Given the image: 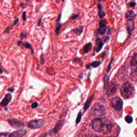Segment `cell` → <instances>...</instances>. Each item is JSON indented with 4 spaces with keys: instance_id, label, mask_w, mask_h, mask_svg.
Masks as SVG:
<instances>
[{
    "instance_id": "ac0fdd59",
    "label": "cell",
    "mask_w": 137,
    "mask_h": 137,
    "mask_svg": "<svg viewBox=\"0 0 137 137\" xmlns=\"http://www.w3.org/2000/svg\"><path fill=\"white\" fill-rule=\"evenodd\" d=\"M130 65L132 67H137V53L135 54L132 58Z\"/></svg>"
},
{
    "instance_id": "ab89813d",
    "label": "cell",
    "mask_w": 137,
    "mask_h": 137,
    "mask_svg": "<svg viewBox=\"0 0 137 137\" xmlns=\"http://www.w3.org/2000/svg\"><path fill=\"white\" fill-rule=\"evenodd\" d=\"M14 90H15V88H14V87H10V88H8L7 89V91L11 92H13Z\"/></svg>"
},
{
    "instance_id": "f35d334b",
    "label": "cell",
    "mask_w": 137,
    "mask_h": 137,
    "mask_svg": "<svg viewBox=\"0 0 137 137\" xmlns=\"http://www.w3.org/2000/svg\"><path fill=\"white\" fill-rule=\"evenodd\" d=\"M22 43H23L22 40H19L18 41V42H17V45L18 46H21Z\"/></svg>"
},
{
    "instance_id": "f1b7e54d",
    "label": "cell",
    "mask_w": 137,
    "mask_h": 137,
    "mask_svg": "<svg viewBox=\"0 0 137 137\" xmlns=\"http://www.w3.org/2000/svg\"><path fill=\"white\" fill-rule=\"evenodd\" d=\"M103 80L104 84H105V85H106L109 82V77L107 76V75H105V76H104V77H103Z\"/></svg>"
},
{
    "instance_id": "484cf974",
    "label": "cell",
    "mask_w": 137,
    "mask_h": 137,
    "mask_svg": "<svg viewBox=\"0 0 137 137\" xmlns=\"http://www.w3.org/2000/svg\"><path fill=\"white\" fill-rule=\"evenodd\" d=\"M61 123H60V122H59L58 124L56 126V127L52 130V131L54 132V133H56L57 132L58 130L60 129V128L61 127Z\"/></svg>"
},
{
    "instance_id": "ba28073f",
    "label": "cell",
    "mask_w": 137,
    "mask_h": 137,
    "mask_svg": "<svg viewBox=\"0 0 137 137\" xmlns=\"http://www.w3.org/2000/svg\"><path fill=\"white\" fill-rule=\"evenodd\" d=\"M117 87L116 84L113 82H111L107 87L106 94L108 96L113 95L115 93L117 90Z\"/></svg>"
},
{
    "instance_id": "d4e9b609",
    "label": "cell",
    "mask_w": 137,
    "mask_h": 137,
    "mask_svg": "<svg viewBox=\"0 0 137 137\" xmlns=\"http://www.w3.org/2000/svg\"><path fill=\"white\" fill-rule=\"evenodd\" d=\"M40 59L41 64L42 65H43L45 63V59L44 55V54L43 53H42L41 54L40 57Z\"/></svg>"
},
{
    "instance_id": "f546056e",
    "label": "cell",
    "mask_w": 137,
    "mask_h": 137,
    "mask_svg": "<svg viewBox=\"0 0 137 137\" xmlns=\"http://www.w3.org/2000/svg\"><path fill=\"white\" fill-rule=\"evenodd\" d=\"M81 117H82V113L81 112H80L78 114L77 119L76 120V124H78L80 122V121L81 120Z\"/></svg>"
},
{
    "instance_id": "3957f363",
    "label": "cell",
    "mask_w": 137,
    "mask_h": 137,
    "mask_svg": "<svg viewBox=\"0 0 137 137\" xmlns=\"http://www.w3.org/2000/svg\"><path fill=\"white\" fill-rule=\"evenodd\" d=\"M123 103L122 99L120 97H113L111 100V105L115 110H119L122 109Z\"/></svg>"
},
{
    "instance_id": "277c9868",
    "label": "cell",
    "mask_w": 137,
    "mask_h": 137,
    "mask_svg": "<svg viewBox=\"0 0 137 137\" xmlns=\"http://www.w3.org/2000/svg\"><path fill=\"white\" fill-rule=\"evenodd\" d=\"M45 124V122L41 119L31 121L29 123L28 126L32 129H37L41 128Z\"/></svg>"
},
{
    "instance_id": "603a6c76",
    "label": "cell",
    "mask_w": 137,
    "mask_h": 137,
    "mask_svg": "<svg viewBox=\"0 0 137 137\" xmlns=\"http://www.w3.org/2000/svg\"><path fill=\"white\" fill-rule=\"evenodd\" d=\"M20 38L21 40H23L24 39L27 38V33L26 32H23L22 31L20 33Z\"/></svg>"
},
{
    "instance_id": "52a82bcc",
    "label": "cell",
    "mask_w": 137,
    "mask_h": 137,
    "mask_svg": "<svg viewBox=\"0 0 137 137\" xmlns=\"http://www.w3.org/2000/svg\"><path fill=\"white\" fill-rule=\"evenodd\" d=\"M8 122L11 126L16 129H18V128L24 127V124L16 119H12L8 120Z\"/></svg>"
},
{
    "instance_id": "e575fe53",
    "label": "cell",
    "mask_w": 137,
    "mask_h": 137,
    "mask_svg": "<svg viewBox=\"0 0 137 137\" xmlns=\"http://www.w3.org/2000/svg\"><path fill=\"white\" fill-rule=\"evenodd\" d=\"M129 5L131 7L134 8L136 5V3L135 2H129Z\"/></svg>"
},
{
    "instance_id": "ffe728a7",
    "label": "cell",
    "mask_w": 137,
    "mask_h": 137,
    "mask_svg": "<svg viewBox=\"0 0 137 137\" xmlns=\"http://www.w3.org/2000/svg\"><path fill=\"white\" fill-rule=\"evenodd\" d=\"M131 78L133 81H137V70L134 71L131 73Z\"/></svg>"
},
{
    "instance_id": "d6a6232c",
    "label": "cell",
    "mask_w": 137,
    "mask_h": 137,
    "mask_svg": "<svg viewBox=\"0 0 137 137\" xmlns=\"http://www.w3.org/2000/svg\"><path fill=\"white\" fill-rule=\"evenodd\" d=\"M10 135L8 133H1L0 137H10Z\"/></svg>"
},
{
    "instance_id": "5b68a950",
    "label": "cell",
    "mask_w": 137,
    "mask_h": 137,
    "mask_svg": "<svg viewBox=\"0 0 137 137\" xmlns=\"http://www.w3.org/2000/svg\"><path fill=\"white\" fill-rule=\"evenodd\" d=\"M92 110L95 115L97 116L104 115L105 113V110L104 107L99 103L95 104L93 107Z\"/></svg>"
},
{
    "instance_id": "2e32d148",
    "label": "cell",
    "mask_w": 137,
    "mask_h": 137,
    "mask_svg": "<svg viewBox=\"0 0 137 137\" xmlns=\"http://www.w3.org/2000/svg\"><path fill=\"white\" fill-rule=\"evenodd\" d=\"M83 29H84V26H80L78 27L73 29L72 31L74 33L76 34V35L78 36H79L82 33Z\"/></svg>"
},
{
    "instance_id": "4fadbf2b",
    "label": "cell",
    "mask_w": 137,
    "mask_h": 137,
    "mask_svg": "<svg viewBox=\"0 0 137 137\" xmlns=\"http://www.w3.org/2000/svg\"><path fill=\"white\" fill-rule=\"evenodd\" d=\"M126 17L128 20H133L136 17V14L133 10H128L126 12Z\"/></svg>"
},
{
    "instance_id": "8992f818",
    "label": "cell",
    "mask_w": 137,
    "mask_h": 137,
    "mask_svg": "<svg viewBox=\"0 0 137 137\" xmlns=\"http://www.w3.org/2000/svg\"><path fill=\"white\" fill-rule=\"evenodd\" d=\"M99 26L98 29V33L101 35H104L106 32L107 30V22L105 20H102L100 21Z\"/></svg>"
},
{
    "instance_id": "6da1fadb",
    "label": "cell",
    "mask_w": 137,
    "mask_h": 137,
    "mask_svg": "<svg viewBox=\"0 0 137 137\" xmlns=\"http://www.w3.org/2000/svg\"><path fill=\"white\" fill-rule=\"evenodd\" d=\"M92 126L95 131L104 134L110 133L112 129L111 123L103 118L94 119L92 122Z\"/></svg>"
},
{
    "instance_id": "d6986e66",
    "label": "cell",
    "mask_w": 137,
    "mask_h": 137,
    "mask_svg": "<svg viewBox=\"0 0 137 137\" xmlns=\"http://www.w3.org/2000/svg\"><path fill=\"white\" fill-rule=\"evenodd\" d=\"M24 46L26 49H30L31 50L32 54H34V51L33 48L30 43L27 42L25 43L24 44Z\"/></svg>"
},
{
    "instance_id": "836d02e7",
    "label": "cell",
    "mask_w": 137,
    "mask_h": 137,
    "mask_svg": "<svg viewBox=\"0 0 137 137\" xmlns=\"http://www.w3.org/2000/svg\"><path fill=\"white\" fill-rule=\"evenodd\" d=\"M27 12L26 11H24L23 12V15H22V17H23V20L24 21H26L27 19Z\"/></svg>"
},
{
    "instance_id": "7c38bea8",
    "label": "cell",
    "mask_w": 137,
    "mask_h": 137,
    "mask_svg": "<svg viewBox=\"0 0 137 137\" xmlns=\"http://www.w3.org/2000/svg\"><path fill=\"white\" fill-rule=\"evenodd\" d=\"M12 98V96L10 93L6 94L5 97L2 99L1 103V105L2 107H4L8 105L10 102Z\"/></svg>"
},
{
    "instance_id": "4316f807",
    "label": "cell",
    "mask_w": 137,
    "mask_h": 137,
    "mask_svg": "<svg viewBox=\"0 0 137 137\" xmlns=\"http://www.w3.org/2000/svg\"><path fill=\"white\" fill-rule=\"evenodd\" d=\"M98 15L100 18H103L106 15V13L102 10H99L98 12Z\"/></svg>"
},
{
    "instance_id": "9c48e42d",
    "label": "cell",
    "mask_w": 137,
    "mask_h": 137,
    "mask_svg": "<svg viewBox=\"0 0 137 137\" xmlns=\"http://www.w3.org/2000/svg\"><path fill=\"white\" fill-rule=\"evenodd\" d=\"M62 17V13L60 12V13L59 16H58V18L56 20V26H55V32L57 35H59L60 33V28L61 27L63 23H60V21H61V19Z\"/></svg>"
},
{
    "instance_id": "8fae6325",
    "label": "cell",
    "mask_w": 137,
    "mask_h": 137,
    "mask_svg": "<svg viewBox=\"0 0 137 137\" xmlns=\"http://www.w3.org/2000/svg\"><path fill=\"white\" fill-rule=\"evenodd\" d=\"M135 28V23L133 20H128L126 23V29L128 33H131Z\"/></svg>"
},
{
    "instance_id": "e0dca14e",
    "label": "cell",
    "mask_w": 137,
    "mask_h": 137,
    "mask_svg": "<svg viewBox=\"0 0 137 137\" xmlns=\"http://www.w3.org/2000/svg\"><path fill=\"white\" fill-rule=\"evenodd\" d=\"M93 95H92L87 99L86 102L85 103L84 107V111H86L89 107L90 104L91 103L92 101V99H93Z\"/></svg>"
},
{
    "instance_id": "b9f144b4",
    "label": "cell",
    "mask_w": 137,
    "mask_h": 137,
    "mask_svg": "<svg viewBox=\"0 0 137 137\" xmlns=\"http://www.w3.org/2000/svg\"><path fill=\"white\" fill-rule=\"evenodd\" d=\"M97 7L98 9L99 10H102V5H101V4L100 3H99V4H98L97 6Z\"/></svg>"
},
{
    "instance_id": "1f68e13d",
    "label": "cell",
    "mask_w": 137,
    "mask_h": 137,
    "mask_svg": "<svg viewBox=\"0 0 137 137\" xmlns=\"http://www.w3.org/2000/svg\"><path fill=\"white\" fill-rule=\"evenodd\" d=\"M114 60V58H113L111 60V61L110 62V63H109V65L107 67V72H109V71L111 70V65L112 62L113 61V60Z\"/></svg>"
},
{
    "instance_id": "83f0119b",
    "label": "cell",
    "mask_w": 137,
    "mask_h": 137,
    "mask_svg": "<svg viewBox=\"0 0 137 137\" xmlns=\"http://www.w3.org/2000/svg\"><path fill=\"white\" fill-rule=\"evenodd\" d=\"M125 120H126V122H128V123H131L133 121L132 117L130 116H129V115H128V116L126 117Z\"/></svg>"
},
{
    "instance_id": "7bdbcfd3",
    "label": "cell",
    "mask_w": 137,
    "mask_h": 137,
    "mask_svg": "<svg viewBox=\"0 0 137 137\" xmlns=\"http://www.w3.org/2000/svg\"><path fill=\"white\" fill-rule=\"evenodd\" d=\"M0 74H2L3 73V71H2V68H0Z\"/></svg>"
},
{
    "instance_id": "4dcf8cb0",
    "label": "cell",
    "mask_w": 137,
    "mask_h": 137,
    "mask_svg": "<svg viewBox=\"0 0 137 137\" xmlns=\"http://www.w3.org/2000/svg\"><path fill=\"white\" fill-rule=\"evenodd\" d=\"M19 6H21V7H22L23 9H24L25 8H26L27 6V4L23 3V2H20L19 4Z\"/></svg>"
},
{
    "instance_id": "60d3db41",
    "label": "cell",
    "mask_w": 137,
    "mask_h": 137,
    "mask_svg": "<svg viewBox=\"0 0 137 137\" xmlns=\"http://www.w3.org/2000/svg\"><path fill=\"white\" fill-rule=\"evenodd\" d=\"M91 67V64H88L87 65H86L85 66V68L86 69H88L90 68V67Z\"/></svg>"
},
{
    "instance_id": "8d00e7d4",
    "label": "cell",
    "mask_w": 137,
    "mask_h": 137,
    "mask_svg": "<svg viewBox=\"0 0 137 137\" xmlns=\"http://www.w3.org/2000/svg\"><path fill=\"white\" fill-rule=\"evenodd\" d=\"M19 19L18 17H16L15 18V20L14 21L13 23V24L14 25H16L18 24V23L19 22Z\"/></svg>"
},
{
    "instance_id": "9a60e30c",
    "label": "cell",
    "mask_w": 137,
    "mask_h": 137,
    "mask_svg": "<svg viewBox=\"0 0 137 137\" xmlns=\"http://www.w3.org/2000/svg\"><path fill=\"white\" fill-rule=\"evenodd\" d=\"M92 45L91 43L89 42L86 44L83 47V52L84 54H87L91 51L92 48Z\"/></svg>"
},
{
    "instance_id": "7a4b0ae2",
    "label": "cell",
    "mask_w": 137,
    "mask_h": 137,
    "mask_svg": "<svg viewBox=\"0 0 137 137\" xmlns=\"http://www.w3.org/2000/svg\"><path fill=\"white\" fill-rule=\"evenodd\" d=\"M134 88L131 83L126 82L123 84L121 88V94L122 97L125 99L130 97L134 93Z\"/></svg>"
},
{
    "instance_id": "74e56055",
    "label": "cell",
    "mask_w": 137,
    "mask_h": 137,
    "mask_svg": "<svg viewBox=\"0 0 137 137\" xmlns=\"http://www.w3.org/2000/svg\"><path fill=\"white\" fill-rule=\"evenodd\" d=\"M42 17H40L38 19V22H37V26H40L41 25V23H42Z\"/></svg>"
},
{
    "instance_id": "44dd1931",
    "label": "cell",
    "mask_w": 137,
    "mask_h": 137,
    "mask_svg": "<svg viewBox=\"0 0 137 137\" xmlns=\"http://www.w3.org/2000/svg\"><path fill=\"white\" fill-rule=\"evenodd\" d=\"M13 26H14V25L13 24H12L10 25L9 26H8V27H6L5 29V30H4V31H3V33H4V34H8V33H9L10 30L12 29Z\"/></svg>"
},
{
    "instance_id": "d590c367",
    "label": "cell",
    "mask_w": 137,
    "mask_h": 137,
    "mask_svg": "<svg viewBox=\"0 0 137 137\" xmlns=\"http://www.w3.org/2000/svg\"><path fill=\"white\" fill-rule=\"evenodd\" d=\"M38 103L37 102H35L31 105V108L32 109H35L38 107Z\"/></svg>"
},
{
    "instance_id": "cb8c5ba5",
    "label": "cell",
    "mask_w": 137,
    "mask_h": 137,
    "mask_svg": "<svg viewBox=\"0 0 137 137\" xmlns=\"http://www.w3.org/2000/svg\"><path fill=\"white\" fill-rule=\"evenodd\" d=\"M80 16V14L72 13V15L70 16L69 19L70 20H75V19H77Z\"/></svg>"
},
{
    "instance_id": "30bf717a",
    "label": "cell",
    "mask_w": 137,
    "mask_h": 137,
    "mask_svg": "<svg viewBox=\"0 0 137 137\" xmlns=\"http://www.w3.org/2000/svg\"><path fill=\"white\" fill-rule=\"evenodd\" d=\"M27 131L26 130H21L12 132L10 135V137H23L27 134Z\"/></svg>"
},
{
    "instance_id": "7402d4cb",
    "label": "cell",
    "mask_w": 137,
    "mask_h": 137,
    "mask_svg": "<svg viewBox=\"0 0 137 137\" xmlns=\"http://www.w3.org/2000/svg\"><path fill=\"white\" fill-rule=\"evenodd\" d=\"M101 62L96 61H94L92 62L91 63V67L95 68H97L99 67L101 65Z\"/></svg>"
},
{
    "instance_id": "5bb4252c",
    "label": "cell",
    "mask_w": 137,
    "mask_h": 137,
    "mask_svg": "<svg viewBox=\"0 0 137 137\" xmlns=\"http://www.w3.org/2000/svg\"><path fill=\"white\" fill-rule=\"evenodd\" d=\"M96 43L97 45V47L96 48V52H99L102 49L104 45V43L103 42L101 39L97 38L96 40Z\"/></svg>"
}]
</instances>
